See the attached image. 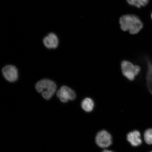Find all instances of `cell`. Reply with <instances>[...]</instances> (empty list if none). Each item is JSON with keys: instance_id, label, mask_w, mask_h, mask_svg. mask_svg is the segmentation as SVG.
<instances>
[{"instance_id": "4", "label": "cell", "mask_w": 152, "mask_h": 152, "mask_svg": "<svg viewBox=\"0 0 152 152\" xmlns=\"http://www.w3.org/2000/svg\"><path fill=\"white\" fill-rule=\"evenodd\" d=\"M96 142L97 145L101 148L109 147L112 143L111 135L106 130L100 131L96 134Z\"/></svg>"}, {"instance_id": "12", "label": "cell", "mask_w": 152, "mask_h": 152, "mask_svg": "<svg viewBox=\"0 0 152 152\" xmlns=\"http://www.w3.org/2000/svg\"><path fill=\"white\" fill-rule=\"evenodd\" d=\"M144 139L146 143L152 145V129H149L144 132Z\"/></svg>"}, {"instance_id": "6", "label": "cell", "mask_w": 152, "mask_h": 152, "mask_svg": "<svg viewBox=\"0 0 152 152\" xmlns=\"http://www.w3.org/2000/svg\"><path fill=\"white\" fill-rule=\"evenodd\" d=\"M2 72L5 79L10 82H14L18 79V69L14 66L7 65L5 66L3 69Z\"/></svg>"}, {"instance_id": "8", "label": "cell", "mask_w": 152, "mask_h": 152, "mask_svg": "<svg viewBox=\"0 0 152 152\" xmlns=\"http://www.w3.org/2000/svg\"><path fill=\"white\" fill-rule=\"evenodd\" d=\"M43 43L47 48L55 49L56 48L58 44V40L56 34L50 33L43 39Z\"/></svg>"}, {"instance_id": "3", "label": "cell", "mask_w": 152, "mask_h": 152, "mask_svg": "<svg viewBox=\"0 0 152 152\" xmlns=\"http://www.w3.org/2000/svg\"><path fill=\"white\" fill-rule=\"evenodd\" d=\"M121 68L123 76L130 81H134L141 71L140 66L127 60L121 62Z\"/></svg>"}, {"instance_id": "2", "label": "cell", "mask_w": 152, "mask_h": 152, "mask_svg": "<svg viewBox=\"0 0 152 152\" xmlns=\"http://www.w3.org/2000/svg\"><path fill=\"white\" fill-rule=\"evenodd\" d=\"M35 88L38 92L41 93L44 98L49 100L56 92V85L54 82L45 79L38 82Z\"/></svg>"}, {"instance_id": "1", "label": "cell", "mask_w": 152, "mask_h": 152, "mask_svg": "<svg viewBox=\"0 0 152 152\" xmlns=\"http://www.w3.org/2000/svg\"><path fill=\"white\" fill-rule=\"evenodd\" d=\"M121 29L129 31L131 34H137L143 28V24L140 19L134 15H123L119 19Z\"/></svg>"}, {"instance_id": "14", "label": "cell", "mask_w": 152, "mask_h": 152, "mask_svg": "<svg viewBox=\"0 0 152 152\" xmlns=\"http://www.w3.org/2000/svg\"><path fill=\"white\" fill-rule=\"evenodd\" d=\"M151 18L152 19V14H151Z\"/></svg>"}, {"instance_id": "5", "label": "cell", "mask_w": 152, "mask_h": 152, "mask_svg": "<svg viewBox=\"0 0 152 152\" xmlns=\"http://www.w3.org/2000/svg\"><path fill=\"white\" fill-rule=\"evenodd\" d=\"M57 96L61 102H67L69 100H73L76 98L75 91L67 86H62L57 92Z\"/></svg>"}, {"instance_id": "7", "label": "cell", "mask_w": 152, "mask_h": 152, "mask_svg": "<svg viewBox=\"0 0 152 152\" xmlns=\"http://www.w3.org/2000/svg\"><path fill=\"white\" fill-rule=\"evenodd\" d=\"M127 140L133 147H138L142 143L141 134L137 130L129 133L127 135Z\"/></svg>"}, {"instance_id": "11", "label": "cell", "mask_w": 152, "mask_h": 152, "mask_svg": "<svg viewBox=\"0 0 152 152\" xmlns=\"http://www.w3.org/2000/svg\"><path fill=\"white\" fill-rule=\"evenodd\" d=\"M129 5L138 8L145 6L149 3V0H126Z\"/></svg>"}, {"instance_id": "15", "label": "cell", "mask_w": 152, "mask_h": 152, "mask_svg": "<svg viewBox=\"0 0 152 152\" xmlns=\"http://www.w3.org/2000/svg\"><path fill=\"white\" fill-rule=\"evenodd\" d=\"M152 152V151H151V152Z\"/></svg>"}, {"instance_id": "13", "label": "cell", "mask_w": 152, "mask_h": 152, "mask_svg": "<svg viewBox=\"0 0 152 152\" xmlns=\"http://www.w3.org/2000/svg\"><path fill=\"white\" fill-rule=\"evenodd\" d=\"M102 152H114L113 151H109V150H104Z\"/></svg>"}, {"instance_id": "10", "label": "cell", "mask_w": 152, "mask_h": 152, "mask_svg": "<svg viewBox=\"0 0 152 152\" xmlns=\"http://www.w3.org/2000/svg\"><path fill=\"white\" fill-rule=\"evenodd\" d=\"M95 103L92 99L90 97L86 98L81 102V107L83 110L87 113H90L94 109Z\"/></svg>"}, {"instance_id": "9", "label": "cell", "mask_w": 152, "mask_h": 152, "mask_svg": "<svg viewBox=\"0 0 152 152\" xmlns=\"http://www.w3.org/2000/svg\"><path fill=\"white\" fill-rule=\"evenodd\" d=\"M145 59L147 66L146 75L147 86L149 92L152 95V60L147 57Z\"/></svg>"}]
</instances>
